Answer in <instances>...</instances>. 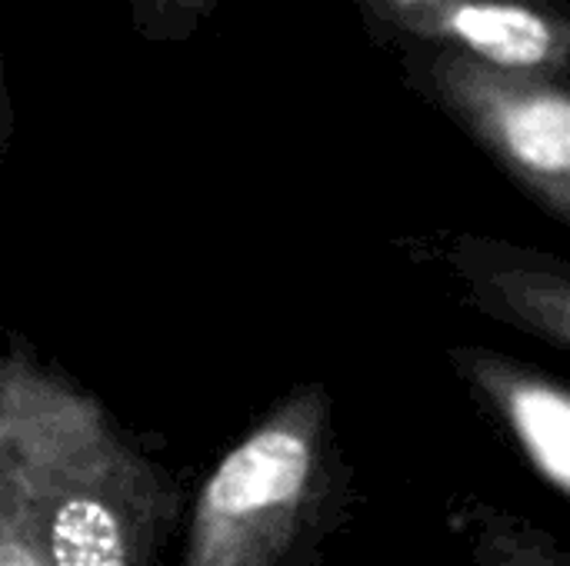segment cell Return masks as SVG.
<instances>
[{"label": "cell", "mask_w": 570, "mask_h": 566, "mask_svg": "<svg viewBox=\"0 0 570 566\" xmlns=\"http://www.w3.org/2000/svg\"><path fill=\"white\" fill-rule=\"evenodd\" d=\"M448 364L524 467L568 504L570 394L564 380L481 344H451Z\"/></svg>", "instance_id": "8992f818"}, {"label": "cell", "mask_w": 570, "mask_h": 566, "mask_svg": "<svg viewBox=\"0 0 570 566\" xmlns=\"http://www.w3.org/2000/svg\"><path fill=\"white\" fill-rule=\"evenodd\" d=\"M407 250L417 260H434L481 317L514 327L558 354L570 350V264L564 257L481 234L417 237Z\"/></svg>", "instance_id": "5b68a950"}, {"label": "cell", "mask_w": 570, "mask_h": 566, "mask_svg": "<svg viewBox=\"0 0 570 566\" xmlns=\"http://www.w3.org/2000/svg\"><path fill=\"white\" fill-rule=\"evenodd\" d=\"M397 73L538 210L570 227V77L448 50H401Z\"/></svg>", "instance_id": "3957f363"}, {"label": "cell", "mask_w": 570, "mask_h": 566, "mask_svg": "<svg viewBox=\"0 0 570 566\" xmlns=\"http://www.w3.org/2000/svg\"><path fill=\"white\" fill-rule=\"evenodd\" d=\"M0 437L47 566H160L180 480L17 334L0 354Z\"/></svg>", "instance_id": "6da1fadb"}, {"label": "cell", "mask_w": 570, "mask_h": 566, "mask_svg": "<svg viewBox=\"0 0 570 566\" xmlns=\"http://www.w3.org/2000/svg\"><path fill=\"white\" fill-rule=\"evenodd\" d=\"M130 23L147 43H187L227 0H127Z\"/></svg>", "instance_id": "9c48e42d"}, {"label": "cell", "mask_w": 570, "mask_h": 566, "mask_svg": "<svg viewBox=\"0 0 570 566\" xmlns=\"http://www.w3.org/2000/svg\"><path fill=\"white\" fill-rule=\"evenodd\" d=\"M13 133H17V110H13L10 80H7V57H3V47H0V163L10 157Z\"/></svg>", "instance_id": "30bf717a"}, {"label": "cell", "mask_w": 570, "mask_h": 566, "mask_svg": "<svg viewBox=\"0 0 570 566\" xmlns=\"http://www.w3.org/2000/svg\"><path fill=\"white\" fill-rule=\"evenodd\" d=\"M0 566H47L27 510L17 464L0 437Z\"/></svg>", "instance_id": "ba28073f"}, {"label": "cell", "mask_w": 570, "mask_h": 566, "mask_svg": "<svg viewBox=\"0 0 570 566\" xmlns=\"http://www.w3.org/2000/svg\"><path fill=\"white\" fill-rule=\"evenodd\" d=\"M371 43L570 77V0H351Z\"/></svg>", "instance_id": "277c9868"}, {"label": "cell", "mask_w": 570, "mask_h": 566, "mask_svg": "<svg viewBox=\"0 0 570 566\" xmlns=\"http://www.w3.org/2000/svg\"><path fill=\"white\" fill-rule=\"evenodd\" d=\"M451 524L468 534L474 566H570L568 547L554 534L474 494L454 500Z\"/></svg>", "instance_id": "52a82bcc"}, {"label": "cell", "mask_w": 570, "mask_h": 566, "mask_svg": "<svg viewBox=\"0 0 570 566\" xmlns=\"http://www.w3.org/2000/svg\"><path fill=\"white\" fill-rule=\"evenodd\" d=\"M354 510V467L327 384L277 397L200 480L180 566H317Z\"/></svg>", "instance_id": "7a4b0ae2"}]
</instances>
